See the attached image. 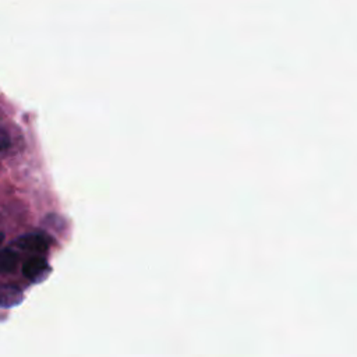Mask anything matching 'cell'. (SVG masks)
<instances>
[{"label": "cell", "mask_w": 357, "mask_h": 357, "mask_svg": "<svg viewBox=\"0 0 357 357\" xmlns=\"http://www.w3.org/2000/svg\"><path fill=\"white\" fill-rule=\"evenodd\" d=\"M49 265L43 257H32L22 265V273L31 282H42L49 273Z\"/></svg>", "instance_id": "obj_1"}, {"label": "cell", "mask_w": 357, "mask_h": 357, "mask_svg": "<svg viewBox=\"0 0 357 357\" xmlns=\"http://www.w3.org/2000/svg\"><path fill=\"white\" fill-rule=\"evenodd\" d=\"M17 247H20L24 251L29 252H43L47 250V241L42 234L33 233V234H25L17 238L15 241Z\"/></svg>", "instance_id": "obj_2"}, {"label": "cell", "mask_w": 357, "mask_h": 357, "mask_svg": "<svg viewBox=\"0 0 357 357\" xmlns=\"http://www.w3.org/2000/svg\"><path fill=\"white\" fill-rule=\"evenodd\" d=\"M8 146V135L4 130L0 128V151Z\"/></svg>", "instance_id": "obj_5"}, {"label": "cell", "mask_w": 357, "mask_h": 357, "mask_svg": "<svg viewBox=\"0 0 357 357\" xmlns=\"http://www.w3.org/2000/svg\"><path fill=\"white\" fill-rule=\"evenodd\" d=\"M17 261H18V257L13 250L10 248L1 250L0 251V275L10 273L11 271H14Z\"/></svg>", "instance_id": "obj_4"}, {"label": "cell", "mask_w": 357, "mask_h": 357, "mask_svg": "<svg viewBox=\"0 0 357 357\" xmlns=\"http://www.w3.org/2000/svg\"><path fill=\"white\" fill-rule=\"evenodd\" d=\"M3 240H4V234H3V233H0V245H1Z\"/></svg>", "instance_id": "obj_6"}, {"label": "cell", "mask_w": 357, "mask_h": 357, "mask_svg": "<svg viewBox=\"0 0 357 357\" xmlns=\"http://www.w3.org/2000/svg\"><path fill=\"white\" fill-rule=\"evenodd\" d=\"M24 298L22 290L15 284H1L0 286V307L11 308L18 305Z\"/></svg>", "instance_id": "obj_3"}]
</instances>
